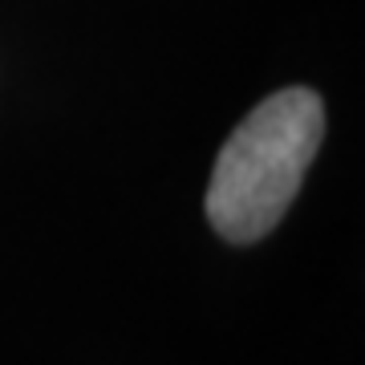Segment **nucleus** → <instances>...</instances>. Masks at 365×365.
<instances>
[{
	"label": "nucleus",
	"instance_id": "obj_1",
	"mask_svg": "<svg viewBox=\"0 0 365 365\" xmlns=\"http://www.w3.org/2000/svg\"><path fill=\"white\" fill-rule=\"evenodd\" d=\"M325 138V102L304 86L264 98L223 143L207 220L227 244H256L284 220Z\"/></svg>",
	"mask_w": 365,
	"mask_h": 365
}]
</instances>
